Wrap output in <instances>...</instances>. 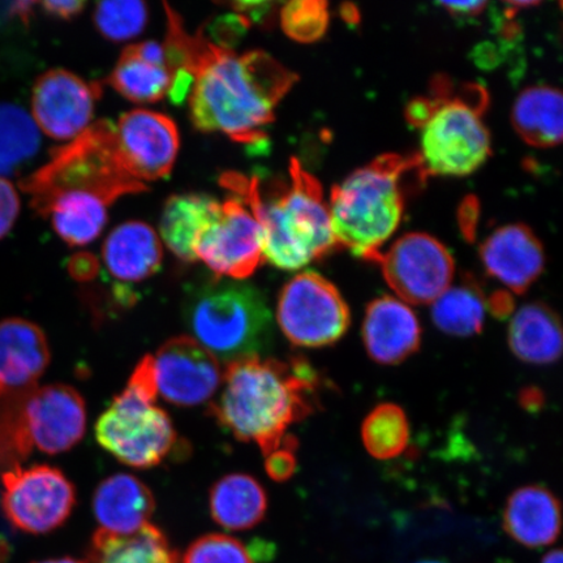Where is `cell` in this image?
I'll list each match as a JSON object with an SVG mask.
<instances>
[{"label": "cell", "instance_id": "20", "mask_svg": "<svg viewBox=\"0 0 563 563\" xmlns=\"http://www.w3.org/2000/svg\"><path fill=\"white\" fill-rule=\"evenodd\" d=\"M156 510L153 493L130 474L112 475L98 485L93 511L100 530L114 534L135 533L150 523Z\"/></svg>", "mask_w": 563, "mask_h": 563}, {"label": "cell", "instance_id": "6", "mask_svg": "<svg viewBox=\"0 0 563 563\" xmlns=\"http://www.w3.org/2000/svg\"><path fill=\"white\" fill-rule=\"evenodd\" d=\"M489 95L478 84L456 91L445 76L432 84V93L407 106V122L420 130L418 154L427 175L473 174L492 153L490 135L484 123Z\"/></svg>", "mask_w": 563, "mask_h": 563}, {"label": "cell", "instance_id": "17", "mask_svg": "<svg viewBox=\"0 0 563 563\" xmlns=\"http://www.w3.org/2000/svg\"><path fill=\"white\" fill-rule=\"evenodd\" d=\"M481 257L489 276L519 295L532 286L545 265L543 245L522 223L493 232L481 246Z\"/></svg>", "mask_w": 563, "mask_h": 563}, {"label": "cell", "instance_id": "1", "mask_svg": "<svg viewBox=\"0 0 563 563\" xmlns=\"http://www.w3.org/2000/svg\"><path fill=\"white\" fill-rule=\"evenodd\" d=\"M165 52L174 70L194 76L188 97L196 130L222 132L235 143H262L277 106L298 81L297 74L262 51L238 55L217 46L206 32L189 34L179 15L167 18Z\"/></svg>", "mask_w": 563, "mask_h": 563}, {"label": "cell", "instance_id": "47", "mask_svg": "<svg viewBox=\"0 0 563 563\" xmlns=\"http://www.w3.org/2000/svg\"><path fill=\"white\" fill-rule=\"evenodd\" d=\"M541 563H562V552L560 549H555L553 552H549Z\"/></svg>", "mask_w": 563, "mask_h": 563}, {"label": "cell", "instance_id": "15", "mask_svg": "<svg viewBox=\"0 0 563 563\" xmlns=\"http://www.w3.org/2000/svg\"><path fill=\"white\" fill-rule=\"evenodd\" d=\"M115 140L126 170L136 180L146 185L172 174L180 146L173 119L144 109L125 112L115 125Z\"/></svg>", "mask_w": 563, "mask_h": 563}, {"label": "cell", "instance_id": "16", "mask_svg": "<svg viewBox=\"0 0 563 563\" xmlns=\"http://www.w3.org/2000/svg\"><path fill=\"white\" fill-rule=\"evenodd\" d=\"M23 418L33 449L60 454L79 443L87 429V406L68 385L32 387L25 394Z\"/></svg>", "mask_w": 563, "mask_h": 563}, {"label": "cell", "instance_id": "40", "mask_svg": "<svg viewBox=\"0 0 563 563\" xmlns=\"http://www.w3.org/2000/svg\"><path fill=\"white\" fill-rule=\"evenodd\" d=\"M229 5L234 9L238 15H241L246 20V23L250 25L258 24L262 25L266 23L267 20L272 16L274 12V7L277 3L273 2H235L230 3Z\"/></svg>", "mask_w": 563, "mask_h": 563}, {"label": "cell", "instance_id": "18", "mask_svg": "<svg viewBox=\"0 0 563 563\" xmlns=\"http://www.w3.org/2000/svg\"><path fill=\"white\" fill-rule=\"evenodd\" d=\"M363 340L368 355L378 364L396 365L420 347L421 327L417 314L402 300L383 297L365 312Z\"/></svg>", "mask_w": 563, "mask_h": 563}, {"label": "cell", "instance_id": "27", "mask_svg": "<svg viewBox=\"0 0 563 563\" xmlns=\"http://www.w3.org/2000/svg\"><path fill=\"white\" fill-rule=\"evenodd\" d=\"M170 540L152 523L135 533L114 534L98 530L91 539L90 563H179Z\"/></svg>", "mask_w": 563, "mask_h": 563}, {"label": "cell", "instance_id": "10", "mask_svg": "<svg viewBox=\"0 0 563 563\" xmlns=\"http://www.w3.org/2000/svg\"><path fill=\"white\" fill-rule=\"evenodd\" d=\"M0 508L16 530L45 534L58 530L73 514L76 490L59 468L35 464L30 468L18 466L2 477Z\"/></svg>", "mask_w": 563, "mask_h": 563}, {"label": "cell", "instance_id": "30", "mask_svg": "<svg viewBox=\"0 0 563 563\" xmlns=\"http://www.w3.org/2000/svg\"><path fill=\"white\" fill-rule=\"evenodd\" d=\"M40 145L33 118L18 104L0 103V176L15 174L37 154Z\"/></svg>", "mask_w": 563, "mask_h": 563}, {"label": "cell", "instance_id": "22", "mask_svg": "<svg viewBox=\"0 0 563 563\" xmlns=\"http://www.w3.org/2000/svg\"><path fill=\"white\" fill-rule=\"evenodd\" d=\"M503 523L505 531L520 545H551L561 532L559 499L541 485L520 488L514 492L506 503Z\"/></svg>", "mask_w": 563, "mask_h": 563}, {"label": "cell", "instance_id": "7", "mask_svg": "<svg viewBox=\"0 0 563 563\" xmlns=\"http://www.w3.org/2000/svg\"><path fill=\"white\" fill-rule=\"evenodd\" d=\"M183 317L191 338L217 361L260 356L273 340V314L264 294L244 280L217 278L189 290Z\"/></svg>", "mask_w": 563, "mask_h": 563}, {"label": "cell", "instance_id": "3", "mask_svg": "<svg viewBox=\"0 0 563 563\" xmlns=\"http://www.w3.org/2000/svg\"><path fill=\"white\" fill-rule=\"evenodd\" d=\"M320 382L305 358L288 362L251 356L223 371L220 397L209 413L239 441L253 442L269 455L286 439L287 429L316 407Z\"/></svg>", "mask_w": 563, "mask_h": 563}, {"label": "cell", "instance_id": "28", "mask_svg": "<svg viewBox=\"0 0 563 563\" xmlns=\"http://www.w3.org/2000/svg\"><path fill=\"white\" fill-rule=\"evenodd\" d=\"M562 95L559 89L538 86L527 88L514 103V130L534 147H553L562 141Z\"/></svg>", "mask_w": 563, "mask_h": 563}, {"label": "cell", "instance_id": "9", "mask_svg": "<svg viewBox=\"0 0 563 563\" xmlns=\"http://www.w3.org/2000/svg\"><path fill=\"white\" fill-rule=\"evenodd\" d=\"M277 321L295 346L316 349L340 341L351 323L347 302L314 272L300 273L279 294Z\"/></svg>", "mask_w": 563, "mask_h": 563}, {"label": "cell", "instance_id": "41", "mask_svg": "<svg viewBox=\"0 0 563 563\" xmlns=\"http://www.w3.org/2000/svg\"><path fill=\"white\" fill-rule=\"evenodd\" d=\"M41 9L44 10L47 15L54 16L62 20H73L77 15H80L86 3L79 2V0H62V2H55V0H48V2L38 3Z\"/></svg>", "mask_w": 563, "mask_h": 563}, {"label": "cell", "instance_id": "4", "mask_svg": "<svg viewBox=\"0 0 563 563\" xmlns=\"http://www.w3.org/2000/svg\"><path fill=\"white\" fill-rule=\"evenodd\" d=\"M290 183L264 195L257 176L221 175L220 185L242 201L263 231L264 257L282 271H299L338 249L320 181L290 161Z\"/></svg>", "mask_w": 563, "mask_h": 563}, {"label": "cell", "instance_id": "21", "mask_svg": "<svg viewBox=\"0 0 563 563\" xmlns=\"http://www.w3.org/2000/svg\"><path fill=\"white\" fill-rule=\"evenodd\" d=\"M172 80L164 45L156 41L125 47L108 77L112 89L135 103L161 101L167 95Z\"/></svg>", "mask_w": 563, "mask_h": 563}, {"label": "cell", "instance_id": "37", "mask_svg": "<svg viewBox=\"0 0 563 563\" xmlns=\"http://www.w3.org/2000/svg\"><path fill=\"white\" fill-rule=\"evenodd\" d=\"M20 213V197L15 186L0 176V241L10 234Z\"/></svg>", "mask_w": 563, "mask_h": 563}, {"label": "cell", "instance_id": "32", "mask_svg": "<svg viewBox=\"0 0 563 563\" xmlns=\"http://www.w3.org/2000/svg\"><path fill=\"white\" fill-rule=\"evenodd\" d=\"M30 390L13 391L0 384V477L32 453L23 418L24 398Z\"/></svg>", "mask_w": 563, "mask_h": 563}, {"label": "cell", "instance_id": "45", "mask_svg": "<svg viewBox=\"0 0 563 563\" xmlns=\"http://www.w3.org/2000/svg\"><path fill=\"white\" fill-rule=\"evenodd\" d=\"M523 405L526 407H534L541 405V394L534 393V390H527L523 393Z\"/></svg>", "mask_w": 563, "mask_h": 563}, {"label": "cell", "instance_id": "19", "mask_svg": "<svg viewBox=\"0 0 563 563\" xmlns=\"http://www.w3.org/2000/svg\"><path fill=\"white\" fill-rule=\"evenodd\" d=\"M51 358L44 330L34 322L19 317L0 321V384L7 389H32Z\"/></svg>", "mask_w": 563, "mask_h": 563}, {"label": "cell", "instance_id": "39", "mask_svg": "<svg viewBox=\"0 0 563 563\" xmlns=\"http://www.w3.org/2000/svg\"><path fill=\"white\" fill-rule=\"evenodd\" d=\"M70 277L79 282L93 280L100 273V263L89 252H79L70 257L68 263Z\"/></svg>", "mask_w": 563, "mask_h": 563}, {"label": "cell", "instance_id": "12", "mask_svg": "<svg viewBox=\"0 0 563 563\" xmlns=\"http://www.w3.org/2000/svg\"><path fill=\"white\" fill-rule=\"evenodd\" d=\"M194 252L214 277L244 280L265 260L263 231L252 211L230 197L197 236Z\"/></svg>", "mask_w": 563, "mask_h": 563}, {"label": "cell", "instance_id": "43", "mask_svg": "<svg viewBox=\"0 0 563 563\" xmlns=\"http://www.w3.org/2000/svg\"><path fill=\"white\" fill-rule=\"evenodd\" d=\"M440 4L445 7V9L456 18H474L481 15L485 7L488 5L487 2H443Z\"/></svg>", "mask_w": 563, "mask_h": 563}, {"label": "cell", "instance_id": "8", "mask_svg": "<svg viewBox=\"0 0 563 563\" xmlns=\"http://www.w3.org/2000/svg\"><path fill=\"white\" fill-rule=\"evenodd\" d=\"M157 397L153 356L146 355L136 365L125 389L97 420L98 443L125 466L156 467L178 445L173 421L156 405Z\"/></svg>", "mask_w": 563, "mask_h": 563}, {"label": "cell", "instance_id": "44", "mask_svg": "<svg viewBox=\"0 0 563 563\" xmlns=\"http://www.w3.org/2000/svg\"><path fill=\"white\" fill-rule=\"evenodd\" d=\"M37 5V3L33 2H18L15 4H12V15H15L21 19V21H24V23H27L30 21L32 13H33V7Z\"/></svg>", "mask_w": 563, "mask_h": 563}, {"label": "cell", "instance_id": "2", "mask_svg": "<svg viewBox=\"0 0 563 563\" xmlns=\"http://www.w3.org/2000/svg\"><path fill=\"white\" fill-rule=\"evenodd\" d=\"M31 207L51 218L69 245H87L100 236L108 210L126 195L147 186L126 170L115 140V124L106 119L90 124L69 144L56 147L44 166L20 180Z\"/></svg>", "mask_w": 563, "mask_h": 563}, {"label": "cell", "instance_id": "13", "mask_svg": "<svg viewBox=\"0 0 563 563\" xmlns=\"http://www.w3.org/2000/svg\"><path fill=\"white\" fill-rule=\"evenodd\" d=\"M158 396L178 407H196L221 389L220 361L189 335L172 338L153 356Z\"/></svg>", "mask_w": 563, "mask_h": 563}, {"label": "cell", "instance_id": "38", "mask_svg": "<svg viewBox=\"0 0 563 563\" xmlns=\"http://www.w3.org/2000/svg\"><path fill=\"white\" fill-rule=\"evenodd\" d=\"M250 26L241 15L223 16L216 21L213 27H211V34L217 41L213 44L231 51L232 44H236V41L242 37Z\"/></svg>", "mask_w": 563, "mask_h": 563}, {"label": "cell", "instance_id": "36", "mask_svg": "<svg viewBox=\"0 0 563 563\" xmlns=\"http://www.w3.org/2000/svg\"><path fill=\"white\" fill-rule=\"evenodd\" d=\"M295 450H297V440L286 438L278 449L266 455V473L273 481L286 482L294 475L295 467H297Z\"/></svg>", "mask_w": 563, "mask_h": 563}, {"label": "cell", "instance_id": "23", "mask_svg": "<svg viewBox=\"0 0 563 563\" xmlns=\"http://www.w3.org/2000/svg\"><path fill=\"white\" fill-rule=\"evenodd\" d=\"M102 256L112 277L123 284H139L158 272L164 252L150 224L130 221L111 231Z\"/></svg>", "mask_w": 563, "mask_h": 563}, {"label": "cell", "instance_id": "48", "mask_svg": "<svg viewBox=\"0 0 563 563\" xmlns=\"http://www.w3.org/2000/svg\"><path fill=\"white\" fill-rule=\"evenodd\" d=\"M417 563H443V562H440V561H420V562H417Z\"/></svg>", "mask_w": 563, "mask_h": 563}, {"label": "cell", "instance_id": "35", "mask_svg": "<svg viewBox=\"0 0 563 563\" xmlns=\"http://www.w3.org/2000/svg\"><path fill=\"white\" fill-rule=\"evenodd\" d=\"M180 563H255L241 540L224 533H208L196 539Z\"/></svg>", "mask_w": 563, "mask_h": 563}, {"label": "cell", "instance_id": "29", "mask_svg": "<svg viewBox=\"0 0 563 563\" xmlns=\"http://www.w3.org/2000/svg\"><path fill=\"white\" fill-rule=\"evenodd\" d=\"M487 311L482 288L475 280L448 288L434 300L432 319L441 332L455 336H471L482 332Z\"/></svg>", "mask_w": 563, "mask_h": 563}, {"label": "cell", "instance_id": "26", "mask_svg": "<svg viewBox=\"0 0 563 563\" xmlns=\"http://www.w3.org/2000/svg\"><path fill=\"white\" fill-rule=\"evenodd\" d=\"M221 202L208 195H174L162 211L159 232L168 251L185 263H195L197 236L213 220Z\"/></svg>", "mask_w": 563, "mask_h": 563}, {"label": "cell", "instance_id": "24", "mask_svg": "<svg viewBox=\"0 0 563 563\" xmlns=\"http://www.w3.org/2000/svg\"><path fill=\"white\" fill-rule=\"evenodd\" d=\"M210 516L227 531H246L263 522L267 497L255 477L231 474L218 481L210 489Z\"/></svg>", "mask_w": 563, "mask_h": 563}, {"label": "cell", "instance_id": "31", "mask_svg": "<svg viewBox=\"0 0 563 563\" xmlns=\"http://www.w3.org/2000/svg\"><path fill=\"white\" fill-rule=\"evenodd\" d=\"M365 449L377 460H393L402 454L410 439V427L402 408L384 404L365 418L362 428Z\"/></svg>", "mask_w": 563, "mask_h": 563}, {"label": "cell", "instance_id": "46", "mask_svg": "<svg viewBox=\"0 0 563 563\" xmlns=\"http://www.w3.org/2000/svg\"><path fill=\"white\" fill-rule=\"evenodd\" d=\"M32 563H90L88 560H79L74 558L48 559Z\"/></svg>", "mask_w": 563, "mask_h": 563}, {"label": "cell", "instance_id": "34", "mask_svg": "<svg viewBox=\"0 0 563 563\" xmlns=\"http://www.w3.org/2000/svg\"><path fill=\"white\" fill-rule=\"evenodd\" d=\"M282 30L294 41L311 44L325 34L328 3L322 0H294L280 11Z\"/></svg>", "mask_w": 563, "mask_h": 563}, {"label": "cell", "instance_id": "11", "mask_svg": "<svg viewBox=\"0 0 563 563\" xmlns=\"http://www.w3.org/2000/svg\"><path fill=\"white\" fill-rule=\"evenodd\" d=\"M382 267L391 290L411 305H429L452 284L455 265L452 255L438 239L422 232L399 238L387 252L373 258Z\"/></svg>", "mask_w": 563, "mask_h": 563}, {"label": "cell", "instance_id": "5", "mask_svg": "<svg viewBox=\"0 0 563 563\" xmlns=\"http://www.w3.org/2000/svg\"><path fill=\"white\" fill-rule=\"evenodd\" d=\"M427 176L418 154H386L333 187L328 207L338 249L373 262L402 221L408 186Z\"/></svg>", "mask_w": 563, "mask_h": 563}, {"label": "cell", "instance_id": "25", "mask_svg": "<svg viewBox=\"0 0 563 563\" xmlns=\"http://www.w3.org/2000/svg\"><path fill=\"white\" fill-rule=\"evenodd\" d=\"M514 355L530 364H552L562 352V329L558 313L544 302H531L519 309L509 327Z\"/></svg>", "mask_w": 563, "mask_h": 563}, {"label": "cell", "instance_id": "14", "mask_svg": "<svg viewBox=\"0 0 563 563\" xmlns=\"http://www.w3.org/2000/svg\"><path fill=\"white\" fill-rule=\"evenodd\" d=\"M101 96L98 82L62 68L47 70L33 86V121L48 137L74 140L90 125Z\"/></svg>", "mask_w": 563, "mask_h": 563}, {"label": "cell", "instance_id": "33", "mask_svg": "<svg viewBox=\"0 0 563 563\" xmlns=\"http://www.w3.org/2000/svg\"><path fill=\"white\" fill-rule=\"evenodd\" d=\"M147 23V7L139 0L100 2L95 11V24L106 40L124 42L137 37Z\"/></svg>", "mask_w": 563, "mask_h": 563}, {"label": "cell", "instance_id": "42", "mask_svg": "<svg viewBox=\"0 0 563 563\" xmlns=\"http://www.w3.org/2000/svg\"><path fill=\"white\" fill-rule=\"evenodd\" d=\"M487 306L493 316L504 320L512 313L514 299L509 292L497 291L492 295Z\"/></svg>", "mask_w": 563, "mask_h": 563}]
</instances>
